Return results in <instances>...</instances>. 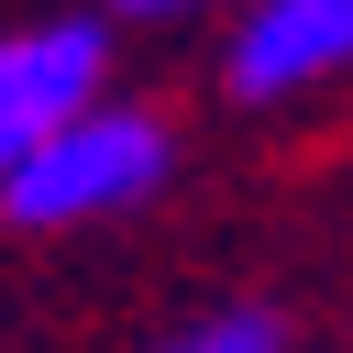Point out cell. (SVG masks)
Instances as JSON below:
<instances>
[{
  "instance_id": "6da1fadb",
  "label": "cell",
  "mask_w": 353,
  "mask_h": 353,
  "mask_svg": "<svg viewBox=\"0 0 353 353\" xmlns=\"http://www.w3.org/2000/svg\"><path fill=\"white\" fill-rule=\"evenodd\" d=\"M176 165V132L143 110V99H99L77 121H55L11 188H0V221L11 232H77V221H110V210H143Z\"/></svg>"
},
{
  "instance_id": "7a4b0ae2",
  "label": "cell",
  "mask_w": 353,
  "mask_h": 353,
  "mask_svg": "<svg viewBox=\"0 0 353 353\" xmlns=\"http://www.w3.org/2000/svg\"><path fill=\"white\" fill-rule=\"evenodd\" d=\"M221 77H232V99H254V110L353 77V0H243Z\"/></svg>"
},
{
  "instance_id": "3957f363",
  "label": "cell",
  "mask_w": 353,
  "mask_h": 353,
  "mask_svg": "<svg viewBox=\"0 0 353 353\" xmlns=\"http://www.w3.org/2000/svg\"><path fill=\"white\" fill-rule=\"evenodd\" d=\"M99 66H110V33H99L88 11L0 33V132H11V143H44L55 121L99 110Z\"/></svg>"
},
{
  "instance_id": "277c9868",
  "label": "cell",
  "mask_w": 353,
  "mask_h": 353,
  "mask_svg": "<svg viewBox=\"0 0 353 353\" xmlns=\"http://www.w3.org/2000/svg\"><path fill=\"white\" fill-rule=\"evenodd\" d=\"M154 353H298V331H287V309H265V298H221V309L176 320Z\"/></svg>"
},
{
  "instance_id": "5b68a950",
  "label": "cell",
  "mask_w": 353,
  "mask_h": 353,
  "mask_svg": "<svg viewBox=\"0 0 353 353\" xmlns=\"http://www.w3.org/2000/svg\"><path fill=\"white\" fill-rule=\"evenodd\" d=\"M110 11H132V22H154V11H188V0H110Z\"/></svg>"
}]
</instances>
